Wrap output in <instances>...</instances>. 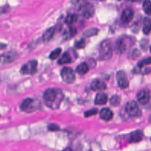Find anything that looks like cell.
<instances>
[{
	"instance_id": "cell-14",
	"label": "cell",
	"mask_w": 151,
	"mask_h": 151,
	"mask_svg": "<svg viewBox=\"0 0 151 151\" xmlns=\"http://www.w3.org/2000/svg\"><path fill=\"white\" fill-rule=\"evenodd\" d=\"M91 88L94 91L103 90L106 88V84L101 80L95 79L91 84Z\"/></svg>"
},
{
	"instance_id": "cell-31",
	"label": "cell",
	"mask_w": 151,
	"mask_h": 151,
	"mask_svg": "<svg viewBox=\"0 0 151 151\" xmlns=\"http://www.w3.org/2000/svg\"><path fill=\"white\" fill-rule=\"evenodd\" d=\"M48 127L50 130H57L59 129V127L55 124H51L49 125Z\"/></svg>"
},
{
	"instance_id": "cell-12",
	"label": "cell",
	"mask_w": 151,
	"mask_h": 151,
	"mask_svg": "<svg viewBox=\"0 0 151 151\" xmlns=\"http://www.w3.org/2000/svg\"><path fill=\"white\" fill-rule=\"evenodd\" d=\"M133 16L134 12L133 10L130 8H126L122 11L120 16V19L123 22L127 24L130 21H131Z\"/></svg>"
},
{
	"instance_id": "cell-33",
	"label": "cell",
	"mask_w": 151,
	"mask_h": 151,
	"mask_svg": "<svg viewBox=\"0 0 151 151\" xmlns=\"http://www.w3.org/2000/svg\"><path fill=\"white\" fill-rule=\"evenodd\" d=\"M79 0H71V2L73 3V4H75V3H77L78 2Z\"/></svg>"
},
{
	"instance_id": "cell-2",
	"label": "cell",
	"mask_w": 151,
	"mask_h": 151,
	"mask_svg": "<svg viewBox=\"0 0 151 151\" xmlns=\"http://www.w3.org/2000/svg\"><path fill=\"white\" fill-rule=\"evenodd\" d=\"M134 42V39L130 36L123 35L120 37L116 43V50L119 53H123L129 47L133 45Z\"/></svg>"
},
{
	"instance_id": "cell-27",
	"label": "cell",
	"mask_w": 151,
	"mask_h": 151,
	"mask_svg": "<svg viewBox=\"0 0 151 151\" xmlns=\"http://www.w3.org/2000/svg\"><path fill=\"white\" fill-rule=\"evenodd\" d=\"M98 32V29L96 28H91L89 29L86 30L84 32V34L86 37H90L93 36L94 35H96Z\"/></svg>"
},
{
	"instance_id": "cell-28",
	"label": "cell",
	"mask_w": 151,
	"mask_h": 151,
	"mask_svg": "<svg viewBox=\"0 0 151 151\" xmlns=\"http://www.w3.org/2000/svg\"><path fill=\"white\" fill-rule=\"evenodd\" d=\"M140 55V52L137 49H133L130 53H129V58H136Z\"/></svg>"
},
{
	"instance_id": "cell-4",
	"label": "cell",
	"mask_w": 151,
	"mask_h": 151,
	"mask_svg": "<svg viewBox=\"0 0 151 151\" xmlns=\"http://www.w3.org/2000/svg\"><path fill=\"white\" fill-rule=\"evenodd\" d=\"M125 111L128 115L133 117H139L142 115V112L139 106L134 100H130L126 103Z\"/></svg>"
},
{
	"instance_id": "cell-11",
	"label": "cell",
	"mask_w": 151,
	"mask_h": 151,
	"mask_svg": "<svg viewBox=\"0 0 151 151\" xmlns=\"http://www.w3.org/2000/svg\"><path fill=\"white\" fill-rule=\"evenodd\" d=\"M17 57V54L14 52H6L0 55V63L8 64L13 61Z\"/></svg>"
},
{
	"instance_id": "cell-17",
	"label": "cell",
	"mask_w": 151,
	"mask_h": 151,
	"mask_svg": "<svg viewBox=\"0 0 151 151\" xmlns=\"http://www.w3.org/2000/svg\"><path fill=\"white\" fill-rule=\"evenodd\" d=\"M55 27H50L48 29H47L42 35V38L43 41L45 42H48L52 38L55 33Z\"/></svg>"
},
{
	"instance_id": "cell-1",
	"label": "cell",
	"mask_w": 151,
	"mask_h": 151,
	"mask_svg": "<svg viewBox=\"0 0 151 151\" xmlns=\"http://www.w3.org/2000/svg\"><path fill=\"white\" fill-rule=\"evenodd\" d=\"M63 97L62 91L56 88H49L43 94V100L45 105L52 109L59 107Z\"/></svg>"
},
{
	"instance_id": "cell-34",
	"label": "cell",
	"mask_w": 151,
	"mask_h": 151,
	"mask_svg": "<svg viewBox=\"0 0 151 151\" xmlns=\"http://www.w3.org/2000/svg\"><path fill=\"white\" fill-rule=\"evenodd\" d=\"M128 1H130V2H135L137 0H127Z\"/></svg>"
},
{
	"instance_id": "cell-7",
	"label": "cell",
	"mask_w": 151,
	"mask_h": 151,
	"mask_svg": "<svg viewBox=\"0 0 151 151\" xmlns=\"http://www.w3.org/2000/svg\"><path fill=\"white\" fill-rule=\"evenodd\" d=\"M79 9L81 15L86 18H89L93 17L94 14V8L93 5L90 3H84L81 4Z\"/></svg>"
},
{
	"instance_id": "cell-10",
	"label": "cell",
	"mask_w": 151,
	"mask_h": 151,
	"mask_svg": "<svg viewBox=\"0 0 151 151\" xmlns=\"http://www.w3.org/2000/svg\"><path fill=\"white\" fill-rule=\"evenodd\" d=\"M34 100L31 98L25 99L20 104V109L25 112H32L34 110Z\"/></svg>"
},
{
	"instance_id": "cell-9",
	"label": "cell",
	"mask_w": 151,
	"mask_h": 151,
	"mask_svg": "<svg viewBox=\"0 0 151 151\" xmlns=\"http://www.w3.org/2000/svg\"><path fill=\"white\" fill-rule=\"evenodd\" d=\"M137 100L141 104H146L150 100V96L149 91L146 89L139 91L136 95Z\"/></svg>"
},
{
	"instance_id": "cell-13",
	"label": "cell",
	"mask_w": 151,
	"mask_h": 151,
	"mask_svg": "<svg viewBox=\"0 0 151 151\" xmlns=\"http://www.w3.org/2000/svg\"><path fill=\"white\" fill-rule=\"evenodd\" d=\"M99 116L102 120L109 121L113 118V113L109 108H103L99 112Z\"/></svg>"
},
{
	"instance_id": "cell-16",
	"label": "cell",
	"mask_w": 151,
	"mask_h": 151,
	"mask_svg": "<svg viewBox=\"0 0 151 151\" xmlns=\"http://www.w3.org/2000/svg\"><path fill=\"white\" fill-rule=\"evenodd\" d=\"M107 101V96L104 93H99L96 94L94 103L97 105H103L105 104Z\"/></svg>"
},
{
	"instance_id": "cell-36",
	"label": "cell",
	"mask_w": 151,
	"mask_h": 151,
	"mask_svg": "<svg viewBox=\"0 0 151 151\" xmlns=\"http://www.w3.org/2000/svg\"><path fill=\"white\" fill-rule=\"evenodd\" d=\"M88 151H92V150H88Z\"/></svg>"
},
{
	"instance_id": "cell-20",
	"label": "cell",
	"mask_w": 151,
	"mask_h": 151,
	"mask_svg": "<svg viewBox=\"0 0 151 151\" xmlns=\"http://www.w3.org/2000/svg\"><path fill=\"white\" fill-rule=\"evenodd\" d=\"M150 19L149 18H145L143 21V32L145 34H149L150 31Z\"/></svg>"
},
{
	"instance_id": "cell-18",
	"label": "cell",
	"mask_w": 151,
	"mask_h": 151,
	"mask_svg": "<svg viewBox=\"0 0 151 151\" xmlns=\"http://www.w3.org/2000/svg\"><path fill=\"white\" fill-rule=\"evenodd\" d=\"M88 71H89V66L85 62H83L81 64H80L76 69V71L80 75H84L86 74Z\"/></svg>"
},
{
	"instance_id": "cell-24",
	"label": "cell",
	"mask_w": 151,
	"mask_h": 151,
	"mask_svg": "<svg viewBox=\"0 0 151 151\" xmlns=\"http://www.w3.org/2000/svg\"><path fill=\"white\" fill-rule=\"evenodd\" d=\"M76 29L74 27H70L69 29L65 32L64 37L65 38H69L74 36L76 34Z\"/></svg>"
},
{
	"instance_id": "cell-15",
	"label": "cell",
	"mask_w": 151,
	"mask_h": 151,
	"mask_svg": "<svg viewBox=\"0 0 151 151\" xmlns=\"http://www.w3.org/2000/svg\"><path fill=\"white\" fill-rule=\"evenodd\" d=\"M143 137V132L140 130H136L132 132L129 136V141L130 142L136 143L140 142Z\"/></svg>"
},
{
	"instance_id": "cell-5",
	"label": "cell",
	"mask_w": 151,
	"mask_h": 151,
	"mask_svg": "<svg viewBox=\"0 0 151 151\" xmlns=\"http://www.w3.org/2000/svg\"><path fill=\"white\" fill-rule=\"evenodd\" d=\"M61 76L64 81L67 83H73L76 79L75 73L70 67H64L61 71Z\"/></svg>"
},
{
	"instance_id": "cell-19",
	"label": "cell",
	"mask_w": 151,
	"mask_h": 151,
	"mask_svg": "<svg viewBox=\"0 0 151 151\" xmlns=\"http://www.w3.org/2000/svg\"><path fill=\"white\" fill-rule=\"evenodd\" d=\"M71 61V58L69 53L68 52H64L62 56L58 59V63L59 64H67Z\"/></svg>"
},
{
	"instance_id": "cell-35",
	"label": "cell",
	"mask_w": 151,
	"mask_h": 151,
	"mask_svg": "<svg viewBox=\"0 0 151 151\" xmlns=\"http://www.w3.org/2000/svg\"><path fill=\"white\" fill-rule=\"evenodd\" d=\"M99 1H105V0H99Z\"/></svg>"
},
{
	"instance_id": "cell-3",
	"label": "cell",
	"mask_w": 151,
	"mask_h": 151,
	"mask_svg": "<svg viewBox=\"0 0 151 151\" xmlns=\"http://www.w3.org/2000/svg\"><path fill=\"white\" fill-rule=\"evenodd\" d=\"M112 55V45L109 40L101 42L99 50V57L101 60H108Z\"/></svg>"
},
{
	"instance_id": "cell-23",
	"label": "cell",
	"mask_w": 151,
	"mask_h": 151,
	"mask_svg": "<svg viewBox=\"0 0 151 151\" xmlns=\"http://www.w3.org/2000/svg\"><path fill=\"white\" fill-rule=\"evenodd\" d=\"M150 4H151V2H150V0H145L143 4V9L147 15L150 14V12H151Z\"/></svg>"
},
{
	"instance_id": "cell-21",
	"label": "cell",
	"mask_w": 151,
	"mask_h": 151,
	"mask_svg": "<svg viewBox=\"0 0 151 151\" xmlns=\"http://www.w3.org/2000/svg\"><path fill=\"white\" fill-rule=\"evenodd\" d=\"M121 103V97L120 96L115 94L110 99V104L111 106L116 107L119 106Z\"/></svg>"
},
{
	"instance_id": "cell-29",
	"label": "cell",
	"mask_w": 151,
	"mask_h": 151,
	"mask_svg": "<svg viewBox=\"0 0 151 151\" xmlns=\"http://www.w3.org/2000/svg\"><path fill=\"white\" fill-rule=\"evenodd\" d=\"M97 113V110L96 109H92L90 110H88L84 112V116L87 117L89 116H91L93 114H95Z\"/></svg>"
},
{
	"instance_id": "cell-26",
	"label": "cell",
	"mask_w": 151,
	"mask_h": 151,
	"mask_svg": "<svg viewBox=\"0 0 151 151\" xmlns=\"http://www.w3.org/2000/svg\"><path fill=\"white\" fill-rule=\"evenodd\" d=\"M149 64H150V57H147L146 58H145V59L140 61L138 63L137 67L139 68H142L144 66H145L146 65H148Z\"/></svg>"
},
{
	"instance_id": "cell-30",
	"label": "cell",
	"mask_w": 151,
	"mask_h": 151,
	"mask_svg": "<svg viewBox=\"0 0 151 151\" xmlns=\"http://www.w3.org/2000/svg\"><path fill=\"white\" fill-rule=\"evenodd\" d=\"M85 45V42L83 40L77 41L75 42V47L77 48H82Z\"/></svg>"
},
{
	"instance_id": "cell-32",
	"label": "cell",
	"mask_w": 151,
	"mask_h": 151,
	"mask_svg": "<svg viewBox=\"0 0 151 151\" xmlns=\"http://www.w3.org/2000/svg\"><path fill=\"white\" fill-rule=\"evenodd\" d=\"M62 151H74V150L71 147H65V149H64Z\"/></svg>"
},
{
	"instance_id": "cell-6",
	"label": "cell",
	"mask_w": 151,
	"mask_h": 151,
	"mask_svg": "<svg viewBox=\"0 0 151 151\" xmlns=\"http://www.w3.org/2000/svg\"><path fill=\"white\" fill-rule=\"evenodd\" d=\"M37 61L36 60H31L24 64L21 68V72L23 74H34L37 70Z\"/></svg>"
},
{
	"instance_id": "cell-25",
	"label": "cell",
	"mask_w": 151,
	"mask_h": 151,
	"mask_svg": "<svg viewBox=\"0 0 151 151\" xmlns=\"http://www.w3.org/2000/svg\"><path fill=\"white\" fill-rule=\"evenodd\" d=\"M61 52V49L60 48H55L54 51H52L50 54V58L51 60H55L56 58H57L59 55L60 54Z\"/></svg>"
},
{
	"instance_id": "cell-8",
	"label": "cell",
	"mask_w": 151,
	"mask_h": 151,
	"mask_svg": "<svg viewBox=\"0 0 151 151\" xmlns=\"http://www.w3.org/2000/svg\"><path fill=\"white\" fill-rule=\"evenodd\" d=\"M116 79L117 81L118 86L122 89L128 87L129 82L127 79V76L123 71H119L116 74Z\"/></svg>"
},
{
	"instance_id": "cell-22",
	"label": "cell",
	"mask_w": 151,
	"mask_h": 151,
	"mask_svg": "<svg viewBox=\"0 0 151 151\" xmlns=\"http://www.w3.org/2000/svg\"><path fill=\"white\" fill-rule=\"evenodd\" d=\"M78 19V17L76 14H71L67 16L65 18V23L68 25H71L75 23Z\"/></svg>"
}]
</instances>
